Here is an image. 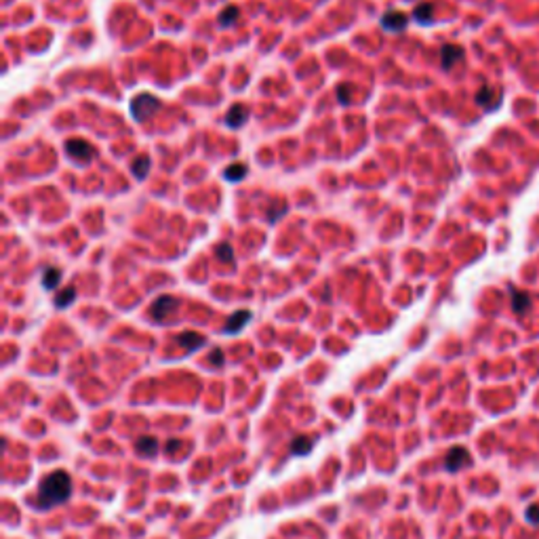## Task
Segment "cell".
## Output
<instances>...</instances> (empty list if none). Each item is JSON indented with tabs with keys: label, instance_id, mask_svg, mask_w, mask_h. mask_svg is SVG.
I'll list each match as a JSON object with an SVG mask.
<instances>
[{
	"label": "cell",
	"instance_id": "44dd1931",
	"mask_svg": "<svg viewBox=\"0 0 539 539\" xmlns=\"http://www.w3.org/2000/svg\"><path fill=\"white\" fill-rule=\"evenodd\" d=\"M209 361H211L213 365H223V352H221V350H213V352L209 354Z\"/></svg>",
	"mask_w": 539,
	"mask_h": 539
},
{
	"label": "cell",
	"instance_id": "4fadbf2b",
	"mask_svg": "<svg viewBox=\"0 0 539 539\" xmlns=\"http://www.w3.org/2000/svg\"><path fill=\"white\" fill-rule=\"evenodd\" d=\"M135 449H137V453H139V455H143V457H150V455H154V453H156V449H158V442H156V438L143 436V438H139V440H137Z\"/></svg>",
	"mask_w": 539,
	"mask_h": 539
},
{
	"label": "cell",
	"instance_id": "8992f818",
	"mask_svg": "<svg viewBox=\"0 0 539 539\" xmlns=\"http://www.w3.org/2000/svg\"><path fill=\"white\" fill-rule=\"evenodd\" d=\"M406 15L404 13H396V11H390L381 17V28L388 32H402L406 28Z\"/></svg>",
	"mask_w": 539,
	"mask_h": 539
},
{
	"label": "cell",
	"instance_id": "52a82bcc",
	"mask_svg": "<svg viewBox=\"0 0 539 539\" xmlns=\"http://www.w3.org/2000/svg\"><path fill=\"white\" fill-rule=\"evenodd\" d=\"M249 320H251V312H249V310H238L236 314H232L230 318H227L225 327H223V333L225 335H234V333L241 331Z\"/></svg>",
	"mask_w": 539,
	"mask_h": 539
},
{
	"label": "cell",
	"instance_id": "ac0fdd59",
	"mask_svg": "<svg viewBox=\"0 0 539 539\" xmlns=\"http://www.w3.org/2000/svg\"><path fill=\"white\" fill-rule=\"evenodd\" d=\"M238 17H241V11H238L236 7H227V9L223 11V13L219 15L217 21H219V26H221V28H230Z\"/></svg>",
	"mask_w": 539,
	"mask_h": 539
},
{
	"label": "cell",
	"instance_id": "277c9868",
	"mask_svg": "<svg viewBox=\"0 0 539 539\" xmlns=\"http://www.w3.org/2000/svg\"><path fill=\"white\" fill-rule=\"evenodd\" d=\"M177 306H179V302H177L175 297L162 295V297H158L156 302L152 304V310H150V312H152V316L156 318V320H162V318H166V316H169V314L173 312V310H175Z\"/></svg>",
	"mask_w": 539,
	"mask_h": 539
},
{
	"label": "cell",
	"instance_id": "30bf717a",
	"mask_svg": "<svg viewBox=\"0 0 539 539\" xmlns=\"http://www.w3.org/2000/svg\"><path fill=\"white\" fill-rule=\"evenodd\" d=\"M177 343H182L188 352H196L205 343V339L198 333H182V335H177Z\"/></svg>",
	"mask_w": 539,
	"mask_h": 539
},
{
	"label": "cell",
	"instance_id": "7402d4cb",
	"mask_svg": "<svg viewBox=\"0 0 539 539\" xmlns=\"http://www.w3.org/2000/svg\"><path fill=\"white\" fill-rule=\"evenodd\" d=\"M526 520H531L533 524H539V508L526 510Z\"/></svg>",
	"mask_w": 539,
	"mask_h": 539
},
{
	"label": "cell",
	"instance_id": "cb8c5ba5",
	"mask_svg": "<svg viewBox=\"0 0 539 539\" xmlns=\"http://www.w3.org/2000/svg\"><path fill=\"white\" fill-rule=\"evenodd\" d=\"M179 449V440H171L169 445H166V451H177Z\"/></svg>",
	"mask_w": 539,
	"mask_h": 539
},
{
	"label": "cell",
	"instance_id": "ba28073f",
	"mask_svg": "<svg viewBox=\"0 0 539 539\" xmlns=\"http://www.w3.org/2000/svg\"><path fill=\"white\" fill-rule=\"evenodd\" d=\"M249 121V112L245 105H232L225 114V125L230 129H241Z\"/></svg>",
	"mask_w": 539,
	"mask_h": 539
},
{
	"label": "cell",
	"instance_id": "ffe728a7",
	"mask_svg": "<svg viewBox=\"0 0 539 539\" xmlns=\"http://www.w3.org/2000/svg\"><path fill=\"white\" fill-rule=\"evenodd\" d=\"M350 91H352V87L348 85V82H343V85L337 87V99H339L341 105H348L350 103Z\"/></svg>",
	"mask_w": 539,
	"mask_h": 539
},
{
	"label": "cell",
	"instance_id": "5bb4252c",
	"mask_svg": "<svg viewBox=\"0 0 539 539\" xmlns=\"http://www.w3.org/2000/svg\"><path fill=\"white\" fill-rule=\"evenodd\" d=\"M150 158L148 156H141V158H137L133 164H131V173H133L139 182H143V179L148 177V171H150Z\"/></svg>",
	"mask_w": 539,
	"mask_h": 539
},
{
	"label": "cell",
	"instance_id": "6da1fadb",
	"mask_svg": "<svg viewBox=\"0 0 539 539\" xmlns=\"http://www.w3.org/2000/svg\"><path fill=\"white\" fill-rule=\"evenodd\" d=\"M70 493H72V478L66 472L57 470L42 481L38 497H36V506L40 510L59 506L70 497Z\"/></svg>",
	"mask_w": 539,
	"mask_h": 539
},
{
	"label": "cell",
	"instance_id": "9c48e42d",
	"mask_svg": "<svg viewBox=\"0 0 539 539\" xmlns=\"http://www.w3.org/2000/svg\"><path fill=\"white\" fill-rule=\"evenodd\" d=\"M463 55V51L459 49V46H453V44H447V46H442V51H440V59H442V68L449 70L455 62H459Z\"/></svg>",
	"mask_w": 539,
	"mask_h": 539
},
{
	"label": "cell",
	"instance_id": "603a6c76",
	"mask_svg": "<svg viewBox=\"0 0 539 539\" xmlns=\"http://www.w3.org/2000/svg\"><path fill=\"white\" fill-rule=\"evenodd\" d=\"M526 304H529V302H526V297H522V295H516V304H514V308H516V312H522Z\"/></svg>",
	"mask_w": 539,
	"mask_h": 539
},
{
	"label": "cell",
	"instance_id": "2e32d148",
	"mask_svg": "<svg viewBox=\"0 0 539 539\" xmlns=\"http://www.w3.org/2000/svg\"><path fill=\"white\" fill-rule=\"evenodd\" d=\"M314 447V442L310 440V438H304V436H299L293 440V445H291V453L293 455H308L310 451H312Z\"/></svg>",
	"mask_w": 539,
	"mask_h": 539
},
{
	"label": "cell",
	"instance_id": "d6986e66",
	"mask_svg": "<svg viewBox=\"0 0 539 539\" xmlns=\"http://www.w3.org/2000/svg\"><path fill=\"white\" fill-rule=\"evenodd\" d=\"M217 259H219L221 263H230V261L234 259V251H232V247H230V245H221V247L217 249Z\"/></svg>",
	"mask_w": 539,
	"mask_h": 539
},
{
	"label": "cell",
	"instance_id": "8fae6325",
	"mask_svg": "<svg viewBox=\"0 0 539 539\" xmlns=\"http://www.w3.org/2000/svg\"><path fill=\"white\" fill-rule=\"evenodd\" d=\"M434 15V9L430 3H424V5H417V9L413 11V19L417 23H422V26H428V23H432V17Z\"/></svg>",
	"mask_w": 539,
	"mask_h": 539
},
{
	"label": "cell",
	"instance_id": "5b68a950",
	"mask_svg": "<svg viewBox=\"0 0 539 539\" xmlns=\"http://www.w3.org/2000/svg\"><path fill=\"white\" fill-rule=\"evenodd\" d=\"M470 461V457H468V451H465L463 447H455V449H451L449 451V455H447V461H445V465H447V470L449 472H457V470H461L465 463Z\"/></svg>",
	"mask_w": 539,
	"mask_h": 539
},
{
	"label": "cell",
	"instance_id": "7c38bea8",
	"mask_svg": "<svg viewBox=\"0 0 539 539\" xmlns=\"http://www.w3.org/2000/svg\"><path fill=\"white\" fill-rule=\"evenodd\" d=\"M59 280H62V270L59 268H46L42 272V286L46 291L55 289V286L59 284Z\"/></svg>",
	"mask_w": 539,
	"mask_h": 539
},
{
	"label": "cell",
	"instance_id": "9a60e30c",
	"mask_svg": "<svg viewBox=\"0 0 539 539\" xmlns=\"http://www.w3.org/2000/svg\"><path fill=\"white\" fill-rule=\"evenodd\" d=\"M247 175V164H232V166H227V169L223 171V177H225V182H241V179Z\"/></svg>",
	"mask_w": 539,
	"mask_h": 539
},
{
	"label": "cell",
	"instance_id": "7a4b0ae2",
	"mask_svg": "<svg viewBox=\"0 0 539 539\" xmlns=\"http://www.w3.org/2000/svg\"><path fill=\"white\" fill-rule=\"evenodd\" d=\"M160 110V99H156L150 93H141L131 101V116L135 123H146Z\"/></svg>",
	"mask_w": 539,
	"mask_h": 539
},
{
	"label": "cell",
	"instance_id": "3957f363",
	"mask_svg": "<svg viewBox=\"0 0 539 539\" xmlns=\"http://www.w3.org/2000/svg\"><path fill=\"white\" fill-rule=\"evenodd\" d=\"M66 154L76 162H89L95 158L97 152H95V148L85 139H70L66 143Z\"/></svg>",
	"mask_w": 539,
	"mask_h": 539
},
{
	"label": "cell",
	"instance_id": "e0dca14e",
	"mask_svg": "<svg viewBox=\"0 0 539 539\" xmlns=\"http://www.w3.org/2000/svg\"><path fill=\"white\" fill-rule=\"evenodd\" d=\"M74 299H76V289L74 286H68L59 295H55V308H66L70 304H74Z\"/></svg>",
	"mask_w": 539,
	"mask_h": 539
}]
</instances>
